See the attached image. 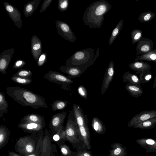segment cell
<instances>
[{"label": "cell", "mask_w": 156, "mask_h": 156, "mask_svg": "<svg viewBox=\"0 0 156 156\" xmlns=\"http://www.w3.org/2000/svg\"><path fill=\"white\" fill-rule=\"evenodd\" d=\"M4 8L9 17L17 28H22V17L20 11L16 7L8 2L3 3Z\"/></svg>", "instance_id": "cell-9"}, {"label": "cell", "mask_w": 156, "mask_h": 156, "mask_svg": "<svg viewBox=\"0 0 156 156\" xmlns=\"http://www.w3.org/2000/svg\"><path fill=\"white\" fill-rule=\"evenodd\" d=\"M62 156H76V153L72 151L69 147L65 144L60 146Z\"/></svg>", "instance_id": "cell-34"}, {"label": "cell", "mask_w": 156, "mask_h": 156, "mask_svg": "<svg viewBox=\"0 0 156 156\" xmlns=\"http://www.w3.org/2000/svg\"><path fill=\"white\" fill-rule=\"evenodd\" d=\"M20 122L21 123L32 122L45 124L44 117L35 113H31L24 116L20 119Z\"/></svg>", "instance_id": "cell-21"}, {"label": "cell", "mask_w": 156, "mask_h": 156, "mask_svg": "<svg viewBox=\"0 0 156 156\" xmlns=\"http://www.w3.org/2000/svg\"><path fill=\"white\" fill-rule=\"evenodd\" d=\"M72 110L85 147L90 150L91 149L90 135L87 115L84 114L80 106L75 103L73 105Z\"/></svg>", "instance_id": "cell-5"}, {"label": "cell", "mask_w": 156, "mask_h": 156, "mask_svg": "<svg viewBox=\"0 0 156 156\" xmlns=\"http://www.w3.org/2000/svg\"><path fill=\"white\" fill-rule=\"evenodd\" d=\"M154 44L151 40L142 37L138 42L136 47V55L145 54L152 51Z\"/></svg>", "instance_id": "cell-13"}, {"label": "cell", "mask_w": 156, "mask_h": 156, "mask_svg": "<svg viewBox=\"0 0 156 156\" xmlns=\"http://www.w3.org/2000/svg\"><path fill=\"white\" fill-rule=\"evenodd\" d=\"M25 156H37L36 155L34 154H32L28 155Z\"/></svg>", "instance_id": "cell-47"}, {"label": "cell", "mask_w": 156, "mask_h": 156, "mask_svg": "<svg viewBox=\"0 0 156 156\" xmlns=\"http://www.w3.org/2000/svg\"><path fill=\"white\" fill-rule=\"evenodd\" d=\"M16 151L24 154L25 156L32 154L35 151V142L29 137H20L16 142L15 145Z\"/></svg>", "instance_id": "cell-7"}, {"label": "cell", "mask_w": 156, "mask_h": 156, "mask_svg": "<svg viewBox=\"0 0 156 156\" xmlns=\"http://www.w3.org/2000/svg\"><path fill=\"white\" fill-rule=\"evenodd\" d=\"M155 13L151 11L143 12L139 16L138 19L142 23L150 21L155 16Z\"/></svg>", "instance_id": "cell-32"}, {"label": "cell", "mask_w": 156, "mask_h": 156, "mask_svg": "<svg viewBox=\"0 0 156 156\" xmlns=\"http://www.w3.org/2000/svg\"><path fill=\"white\" fill-rule=\"evenodd\" d=\"M11 80L16 83L23 85L30 84L32 82L31 77L25 78L12 76L11 78Z\"/></svg>", "instance_id": "cell-36"}, {"label": "cell", "mask_w": 156, "mask_h": 156, "mask_svg": "<svg viewBox=\"0 0 156 156\" xmlns=\"http://www.w3.org/2000/svg\"><path fill=\"white\" fill-rule=\"evenodd\" d=\"M6 90L9 97L23 106H29L35 109L48 107L44 98L27 89L18 86H10L7 87Z\"/></svg>", "instance_id": "cell-1"}, {"label": "cell", "mask_w": 156, "mask_h": 156, "mask_svg": "<svg viewBox=\"0 0 156 156\" xmlns=\"http://www.w3.org/2000/svg\"><path fill=\"white\" fill-rule=\"evenodd\" d=\"M53 0H44L42 3L39 12L42 13L49 7Z\"/></svg>", "instance_id": "cell-44"}, {"label": "cell", "mask_w": 156, "mask_h": 156, "mask_svg": "<svg viewBox=\"0 0 156 156\" xmlns=\"http://www.w3.org/2000/svg\"><path fill=\"white\" fill-rule=\"evenodd\" d=\"M41 0H33L26 3L24 6L23 12L26 17L31 16L37 9Z\"/></svg>", "instance_id": "cell-22"}, {"label": "cell", "mask_w": 156, "mask_h": 156, "mask_svg": "<svg viewBox=\"0 0 156 156\" xmlns=\"http://www.w3.org/2000/svg\"><path fill=\"white\" fill-rule=\"evenodd\" d=\"M123 24V19L121 20L113 30L111 36L108 39V45H111L119 35L122 29Z\"/></svg>", "instance_id": "cell-28"}, {"label": "cell", "mask_w": 156, "mask_h": 156, "mask_svg": "<svg viewBox=\"0 0 156 156\" xmlns=\"http://www.w3.org/2000/svg\"><path fill=\"white\" fill-rule=\"evenodd\" d=\"M128 66L131 69L136 71V73L137 74H140L149 71L151 68V66L149 64L143 61H135L129 64Z\"/></svg>", "instance_id": "cell-19"}, {"label": "cell", "mask_w": 156, "mask_h": 156, "mask_svg": "<svg viewBox=\"0 0 156 156\" xmlns=\"http://www.w3.org/2000/svg\"><path fill=\"white\" fill-rule=\"evenodd\" d=\"M45 126V124L32 122H20L17 126L24 132L35 133L40 132Z\"/></svg>", "instance_id": "cell-17"}, {"label": "cell", "mask_w": 156, "mask_h": 156, "mask_svg": "<svg viewBox=\"0 0 156 156\" xmlns=\"http://www.w3.org/2000/svg\"><path fill=\"white\" fill-rule=\"evenodd\" d=\"M15 51V49L13 48L8 49L3 51L0 55V72L3 74H6V69Z\"/></svg>", "instance_id": "cell-11"}, {"label": "cell", "mask_w": 156, "mask_h": 156, "mask_svg": "<svg viewBox=\"0 0 156 156\" xmlns=\"http://www.w3.org/2000/svg\"><path fill=\"white\" fill-rule=\"evenodd\" d=\"M67 115V112H62L54 115L51 120L49 127L52 131L56 132L63 126L64 121Z\"/></svg>", "instance_id": "cell-14"}, {"label": "cell", "mask_w": 156, "mask_h": 156, "mask_svg": "<svg viewBox=\"0 0 156 156\" xmlns=\"http://www.w3.org/2000/svg\"><path fill=\"white\" fill-rule=\"evenodd\" d=\"M126 90L133 97L138 98L141 96L143 91L141 86L133 85L126 84L125 86Z\"/></svg>", "instance_id": "cell-27"}, {"label": "cell", "mask_w": 156, "mask_h": 156, "mask_svg": "<svg viewBox=\"0 0 156 156\" xmlns=\"http://www.w3.org/2000/svg\"><path fill=\"white\" fill-rule=\"evenodd\" d=\"M55 23L57 31L61 37L72 43L75 41L76 37L69 24L59 20H56Z\"/></svg>", "instance_id": "cell-8"}, {"label": "cell", "mask_w": 156, "mask_h": 156, "mask_svg": "<svg viewBox=\"0 0 156 156\" xmlns=\"http://www.w3.org/2000/svg\"><path fill=\"white\" fill-rule=\"evenodd\" d=\"M152 75L150 70L145 72L139 74V78L143 84L149 82L152 78Z\"/></svg>", "instance_id": "cell-38"}, {"label": "cell", "mask_w": 156, "mask_h": 156, "mask_svg": "<svg viewBox=\"0 0 156 156\" xmlns=\"http://www.w3.org/2000/svg\"><path fill=\"white\" fill-rule=\"evenodd\" d=\"M26 64V62L24 60L21 59L18 60L15 62L12 67L14 69H22Z\"/></svg>", "instance_id": "cell-43"}, {"label": "cell", "mask_w": 156, "mask_h": 156, "mask_svg": "<svg viewBox=\"0 0 156 156\" xmlns=\"http://www.w3.org/2000/svg\"><path fill=\"white\" fill-rule=\"evenodd\" d=\"M156 87V76L154 78V81L153 84V87L154 88Z\"/></svg>", "instance_id": "cell-46"}, {"label": "cell", "mask_w": 156, "mask_h": 156, "mask_svg": "<svg viewBox=\"0 0 156 156\" xmlns=\"http://www.w3.org/2000/svg\"><path fill=\"white\" fill-rule=\"evenodd\" d=\"M44 78L48 81L60 85L63 89L69 91L71 85L73 83L71 79L61 73L50 70L45 74Z\"/></svg>", "instance_id": "cell-6"}, {"label": "cell", "mask_w": 156, "mask_h": 156, "mask_svg": "<svg viewBox=\"0 0 156 156\" xmlns=\"http://www.w3.org/2000/svg\"></svg>", "instance_id": "cell-48"}, {"label": "cell", "mask_w": 156, "mask_h": 156, "mask_svg": "<svg viewBox=\"0 0 156 156\" xmlns=\"http://www.w3.org/2000/svg\"><path fill=\"white\" fill-rule=\"evenodd\" d=\"M76 156H93L91 152L86 148L76 150Z\"/></svg>", "instance_id": "cell-40"}, {"label": "cell", "mask_w": 156, "mask_h": 156, "mask_svg": "<svg viewBox=\"0 0 156 156\" xmlns=\"http://www.w3.org/2000/svg\"><path fill=\"white\" fill-rule=\"evenodd\" d=\"M114 74V65L113 62L111 61L105 70L101 87V95L104 94L112 82Z\"/></svg>", "instance_id": "cell-12"}, {"label": "cell", "mask_w": 156, "mask_h": 156, "mask_svg": "<svg viewBox=\"0 0 156 156\" xmlns=\"http://www.w3.org/2000/svg\"><path fill=\"white\" fill-rule=\"evenodd\" d=\"M99 51V47L95 51L91 48L77 51L67 59L66 66L77 67L86 70L94 63L100 55Z\"/></svg>", "instance_id": "cell-3"}, {"label": "cell", "mask_w": 156, "mask_h": 156, "mask_svg": "<svg viewBox=\"0 0 156 156\" xmlns=\"http://www.w3.org/2000/svg\"><path fill=\"white\" fill-rule=\"evenodd\" d=\"M91 126L94 130L99 134H104L107 131L104 123L99 119L95 116L92 119Z\"/></svg>", "instance_id": "cell-24"}, {"label": "cell", "mask_w": 156, "mask_h": 156, "mask_svg": "<svg viewBox=\"0 0 156 156\" xmlns=\"http://www.w3.org/2000/svg\"><path fill=\"white\" fill-rule=\"evenodd\" d=\"M123 82L126 84L140 86L141 83L139 77L134 74L128 72H125L122 76Z\"/></svg>", "instance_id": "cell-23"}, {"label": "cell", "mask_w": 156, "mask_h": 156, "mask_svg": "<svg viewBox=\"0 0 156 156\" xmlns=\"http://www.w3.org/2000/svg\"><path fill=\"white\" fill-rule=\"evenodd\" d=\"M143 36V31L139 29L133 30L131 34V40L133 45L138 42L141 38Z\"/></svg>", "instance_id": "cell-35"}, {"label": "cell", "mask_w": 156, "mask_h": 156, "mask_svg": "<svg viewBox=\"0 0 156 156\" xmlns=\"http://www.w3.org/2000/svg\"><path fill=\"white\" fill-rule=\"evenodd\" d=\"M10 132L8 128L5 126H0V149L4 147L7 143Z\"/></svg>", "instance_id": "cell-26"}, {"label": "cell", "mask_w": 156, "mask_h": 156, "mask_svg": "<svg viewBox=\"0 0 156 156\" xmlns=\"http://www.w3.org/2000/svg\"><path fill=\"white\" fill-rule=\"evenodd\" d=\"M42 43L41 40L36 35H33L31 39V51L34 58L37 62L42 53Z\"/></svg>", "instance_id": "cell-15"}, {"label": "cell", "mask_w": 156, "mask_h": 156, "mask_svg": "<svg viewBox=\"0 0 156 156\" xmlns=\"http://www.w3.org/2000/svg\"><path fill=\"white\" fill-rule=\"evenodd\" d=\"M136 142L145 148L147 153L156 152V140L150 138H142L137 139Z\"/></svg>", "instance_id": "cell-16"}, {"label": "cell", "mask_w": 156, "mask_h": 156, "mask_svg": "<svg viewBox=\"0 0 156 156\" xmlns=\"http://www.w3.org/2000/svg\"><path fill=\"white\" fill-rule=\"evenodd\" d=\"M68 104V101L58 100L53 102L51 105L52 110L54 112H55L64 109Z\"/></svg>", "instance_id": "cell-31"}, {"label": "cell", "mask_w": 156, "mask_h": 156, "mask_svg": "<svg viewBox=\"0 0 156 156\" xmlns=\"http://www.w3.org/2000/svg\"><path fill=\"white\" fill-rule=\"evenodd\" d=\"M112 6L107 1L100 0L91 3L84 12L83 20L84 24L90 28H100L104 16Z\"/></svg>", "instance_id": "cell-2"}, {"label": "cell", "mask_w": 156, "mask_h": 156, "mask_svg": "<svg viewBox=\"0 0 156 156\" xmlns=\"http://www.w3.org/2000/svg\"><path fill=\"white\" fill-rule=\"evenodd\" d=\"M59 69L63 73H66L70 79L79 77L86 70L85 69L75 66H62Z\"/></svg>", "instance_id": "cell-18"}, {"label": "cell", "mask_w": 156, "mask_h": 156, "mask_svg": "<svg viewBox=\"0 0 156 156\" xmlns=\"http://www.w3.org/2000/svg\"><path fill=\"white\" fill-rule=\"evenodd\" d=\"M135 61H147L156 62V49L147 54L137 56Z\"/></svg>", "instance_id": "cell-29"}, {"label": "cell", "mask_w": 156, "mask_h": 156, "mask_svg": "<svg viewBox=\"0 0 156 156\" xmlns=\"http://www.w3.org/2000/svg\"><path fill=\"white\" fill-rule=\"evenodd\" d=\"M53 138L55 141H57L62 140L64 143L66 140L65 128L63 126H62L56 132V133L53 136Z\"/></svg>", "instance_id": "cell-33"}, {"label": "cell", "mask_w": 156, "mask_h": 156, "mask_svg": "<svg viewBox=\"0 0 156 156\" xmlns=\"http://www.w3.org/2000/svg\"><path fill=\"white\" fill-rule=\"evenodd\" d=\"M65 131L66 140L71 144L74 149L77 150L82 148H86L72 109L69 111Z\"/></svg>", "instance_id": "cell-4"}, {"label": "cell", "mask_w": 156, "mask_h": 156, "mask_svg": "<svg viewBox=\"0 0 156 156\" xmlns=\"http://www.w3.org/2000/svg\"><path fill=\"white\" fill-rule=\"evenodd\" d=\"M79 95L85 99H87V90L84 86L83 85H80L77 89Z\"/></svg>", "instance_id": "cell-42"}, {"label": "cell", "mask_w": 156, "mask_h": 156, "mask_svg": "<svg viewBox=\"0 0 156 156\" xmlns=\"http://www.w3.org/2000/svg\"><path fill=\"white\" fill-rule=\"evenodd\" d=\"M156 117V110L143 111L134 116L128 122V126L132 127L135 124Z\"/></svg>", "instance_id": "cell-10"}, {"label": "cell", "mask_w": 156, "mask_h": 156, "mask_svg": "<svg viewBox=\"0 0 156 156\" xmlns=\"http://www.w3.org/2000/svg\"><path fill=\"white\" fill-rule=\"evenodd\" d=\"M69 4L68 0H59L58 3V9L61 12H64L68 9Z\"/></svg>", "instance_id": "cell-39"}, {"label": "cell", "mask_w": 156, "mask_h": 156, "mask_svg": "<svg viewBox=\"0 0 156 156\" xmlns=\"http://www.w3.org/2000/svg\"><path fill=\"white\" fill-rule=\"evenodd\" d=\"M8 105L5 94L0 92V118L3 116L4 113H8Z\"/></svg>", "instance_id": "cell-30"}, {"label": "cell", "mask_w": 156, "mask_h": 156, "mask_svg": "<svg viewBox=\"0 0 156 156\" xmlns=\"http://www.w3.org/2000/svg\"><path fill=\"white\" fill-rule=\"evenodd\" d=\"M156 125V117L150 119L134 125L133 127L142 130L151 129Z\"/></svg>", "instance_id": "cell-25"}, {"label": "cell", "mask_w": 156, "mask_h": 156, "mask_svg": "<svg viewBox=\"0 0 156 156\" xmlns=\"http://www.w3.org/2000/svg\"><path fill=\"white\" fill-rule=\"evenodd\" d=\"M32 75V73L30 70L21 69H19L13 76L25 78H31Z\"/></svg>", "instance_id": "cell-37"}, {"label": "cell", "mask_w": 156, "mask_h": 156, "mask_svg": "<svg viewBox=\"0 0 156 156\" xmlns=\"http://www.w3.org/2000/svg\"><path fill=\"white\" fill-rule=\"evenodd\" d=\"M47 61V56L45 53H42L37 62L38 66L41 67L44 65Z\"/></svg>", "instance_id": "cell-41"}, {"label": "cell", "mask_w": 156, "mask_h": 156, "mask_svg": "<svg viewBox=\"0 0 156 156\" xmlns=\"http://www.w3.org/2000/svg\"><path fill=\"white\" fill-rule=\"evenodd\" d=\"M8 156H21L13 151H11L9 153Z\"/></svg>", "instance_id": "cell-45"}, {"label": "cell", "mask_w": 156, "mask_h": 156, "mask_svg": "<svg viewBox=\"0 0 156 156\" xmlns=\"http://www.w3.org/2000/svg\"><path fill=\"white\" fill-rule=\"evenodd\" d=\"M110 147L112 149L109 150L108 156H126L127 154L126 147L121 143H114L111 145Z\"/></svg>", "instance_id": "cell-20"}]
</instances>
